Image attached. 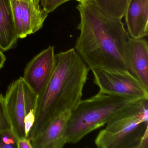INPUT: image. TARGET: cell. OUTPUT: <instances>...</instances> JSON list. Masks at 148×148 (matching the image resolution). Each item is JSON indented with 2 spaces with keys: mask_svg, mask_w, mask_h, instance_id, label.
<instances>
[{
  "mask_svg": "<svg viewBox=\"0 0 148 148\" xmlns=\"http://www.w3.org/2000/svg\"><path fill=\"white\" fill-rule=\"evenodd\" d=\"M76 8L80 34L74 49L89 70L129 72L126 49L130 37L121 20L104 14L94 1L79 3Z\"/></svg>",
  "mask_w": 148,
  "mask_h": 148,
  "instance_id": "obj_1",
  "label": "cell"
},
{
  "mask_svg": "<svg viewBox=\"0 0 148 148\" xmlns=\"http://www.w3.org/2000/svg\"><path fill=\"white\" fill-rule=\"evenodd\" d=\"M89 71L74 48L56 54L53 73L45 90L38 97L35 122L28 138L32 140L55 117L76 107L82 99Z\"/></svg>",
  "mask_w": 148,
  "mask_h": 148,
  "instance_id": "obj_2",
  "label": "cell"
},
{
  "mask_svg": "<svg viewBox=\"0 0 148 148\" xmlns=\"http://www.w3.org/2000/svg\"><path fill=\"white\" fill-rule=\"evenodd\" d=\"M135 101L99 92L90 98L81 99L71 112L67 122V143L79 142L89 133L106 124Z\"/></svg>",
  "mask_w": 148,
  "mask_h": 148,
  "instance_id": "obj_3",
  "label": "cell"
},
{
  "mask_svg": "<svg viewBox=\"0 0 148 148\" xmlns=\"http://www.w3.org/2000/svg\"><path fill=\"white\" fill-rule=\"evenodd\" d=\"M95 143L98 148H148V114L119 118L109 131L104 129L99 132Z\"/></svg>",
  "mask_w": 148,
  "mask_h": 148,
  "instance_id": "obj_4",
  "label": "cell"
},
{
  "mask_svg": "<svg viewBox=\"0 0 148 148\" xmlns=\"http://www.w3.org/2000/svg\"><path fill=\"white\" fill-rule=\"evenodd\" d=\"M4 97L12 130L18 139L27 138L25 119L31 111L35 112L38 95L21 77L9 85Z\"/></svg>",
  "mask_w": 148,
  "mask_h": 148,
  "instance_id": "obj_5",
  "label": "cell"
},
{
  "mask_svg": "<svg viewBox=\"0 0 148 148\" xmlns=\"http://www.w3.org/2000/svg\"><path fill=\"white\" fill-rule=\"evenodd\" d=\"M91 71L99 92L135 100L148 99V90L130 72L96 69Z\"/></svg>",
  "mask_w": 148,
  "mask_h": 148,
  "instance_id": "obj_6",
  "label": "cell"
},
{
  "mask_svg": "<svg viewBox=\"0 0 148 148\" xmlns=\"http://www.w3.org/2000/svg\"><path fill=\"white\" fill-rule=\"evenodd\" d=\"M54 47L50 46L37 54L27 65L22 77L40 97L46 87L55 68Z\"/></svg>",
  "mask_w": 148,
  "mask_h": 148,
  "instance_id": "obj_7",
  "label": "cell"
},
{
  "mask_svg": "<svg viewBox=\"0 0 148 148\" xmlns=\"http://www.w3.org/2000/svg\"><path fill=\"white\" fill-rule=\"evenodd\" d=\"M71 111H66L53 119L31 140L33 148H62L67 143L66 131Z\"/></svg>",
  "mask_w": 148,
  "mask_h": 148,
  "instance_id": "obj_8",
  "label": "cell"
},
{
  "mask_svg": "<svg viewBox=\"0 0 148 148\" xmlns=\"http://www.w3.org/2000/svg\"><path fill=\"white\" fill-rule=\"evenodd\" d=\"M129 72L148 90V44L143 38H130L126 45Z\"/></svg>",
  "mask_w": 148,
  "mask_h": 148,
  "instance_id": "obj_9",
  "label": "cell"
},
{
  "mask_svg": "<svg viewBox=\"0 0 148 148\" xmlns=\"http://www.w3.org/2000/svg\"><path fill=\"white\" fill-rule=\"evenodd\" d=\"M124 16L132 38H143L148 35V0H130Z\"/></svg>",
  "mask_w": 148,
  "mask_h": 148,
  "instance_id": "obj_10",
  "label": "cell"
},
{
  "mask_svg": "<svg viewBox=\"0 0 148 148\" xmlns=\"http://www.w3.org/2000/svg\"><path fill=\"white\" fill-rule=\"evenodd\" d=\"M18 39L11 0H0V50L7 51L13 48Z\"/></svg>",
  "mask_w": 148,
  "mask_h": 148,
  "instance_id": "obj_11",
  "label": "cell"
},
{
  "mask_svg": "<svg viewBox=\"0 0 148 148\" xmlns=\"http://www.w3.org/2000/svg\"><path fill=\"white\" fill-rule=\"evenodd\" d=\"M25 36L38 32L43 27L48 13L40 5V0H20Z\"/></svg>",
  "mask_w": 148,
  "mask_h": 148,
  "instance_id": "obj_12",
  "label": "cell"
},
{
  "mask_svg": "<svg viewBox=\"0 0 148 148\" xmlns=\"http://www.w3.org/2000/svg\"><path fill=\"white\" fill-rule=\"evenodd\" d=\"M130 0H94L98 8L104 14L116 19L125 16Z\"/></svg>",
  "mask_w": 148,
  "mask_h": 148,
  "instance_id": "obj_13",
  "label": "cell"
},
{
  "mask_svg": "<svg viewBox=\"0 0 148 148\" xmlns=\"http://www.w3.org/2000/svg\"><path fill=\"white\" fill-rule=\"evenodd\" d=\"M14 21L18 38H26L23 29L20 0H11Z\"/></svg>",
  "mask_w": 148,
  "mask_h": 148,
  "instance_id": "obj_14",
  "label": "cell"
},
{
  "mask_svg": "<svg viewBox=\"0 0 148 148\" xmlns=\"http://www.w3.org/2000/svg\"><path fill=\"white\" fill-rule=\"evenodd\" d=\"M18 138L12 129L0 132V148H18Z\"/></svg>",
  "mask_w": 148,
  "mask_h": 148,
  "instance_id": "obj_15",
  "label": "cell"
},
{
  "mask_svg": "<svg viewBox=\"0 0 148 148\" xmlns=\"http://www.w3.org/2000/svg\"><path fill=\"white\" fill-rule=\"evenodd\" d=\"M12 129L5 104V97L0 93V132Z\"/></svg>",
  "mask_w": 148,
  "mask_h": 148,
  "instance_id": "obj_16",
  "label": "cell"
},
{
  "mask_svg": "<svg viewBox=\"0 0 148 148\" xmlns=\"http://www.w3.org/2000/svg\"><path fill=\"white\" fill-rule=\"evenodd\" d=\"M67 1L68 0H40L41 7L48 13Z\"/></svg>",
  "mask_w": 148,
  "mask_h": 148,
  "instance_id": "obj_17",
  "label": "cell"
},
{
  "mask_svg": "<svg viewBox=\"0 0 148 148\" xmlns=\"http://www.w3.org/2000/svg\"><path fill=\"white\" fill-rule=\"evenodd\" d=\"M35 114H34V111H31L25 118V121H24L25 130L27 137L31 129L33 126L35 122Z\"/></svg>",
  "mask_w": 148,
  "mask_h": 148,
  "instance_id": "obj_18",
  "label": "cell"
},
{
  "mask_svg": "<svg viewBox=\"0 0 148 148\" xmlns=\"http://www.w3.org/2000/svg\"><path fill=\"white\" fill-rule=\"evenodd\" d=\"M18 148H33L31 139L28 138H23L18 139Z\"/></svg>",
  "mask_w": 148,
  "mask_h": 148,
  "instance_id": "obj_19",
  "label": "cell"
},
{
  "mask_svg": "<svg viewBox=\"0 0 148 148\" xmlns=\"http://www.w3.org/2000/svg\"><path fill=\"white\" fill-rule=\"evenodd\" d=\"M6 60V58L3 51L0 50V70H1L5 65Z\"/></svg>",
  "mask_w": 148,
  "mask_h": 148,
  "instance_id": "obj_20",
  "label": "cell"
},
{
  "mask_svg": "<svg viewBox=\"0 0 148 148\" xmlns=\"http://www.w3.org/2000/svg\"><path fill=\"white\" fill-rule=\"evenodd\" d=\"M79 2V3H85L90 1H94V0H75Z\"/></svg>",
  "mask_w": 148,
  "mask_h": 148,
  "instance_id": "obj_21",
  "label": "cell"
},
{
  "mask_svg": "<svg viewBox=\"0 0 148 148\" xmlns=\"http://www.w3.org/2000/svg\"><path fill=\"white\" fill-rule=\"evenodd\" d=\"M71 1V0H68V1Z\"/></svg>",
  "mask_w": 148,
  "mask_h": 148,
  "instance_id": "obj_22",
  "label": "cell"
},
{
  "mask_svg": "<svg viewBox=\"0 0 148 148\" xmlns=\"http://www.w3.org/2000/svg\"><path fill=\"white\" fill-rule=\"evenodd\" d=\"M28 1H29V0H28Z\"/></svg>",
  "mask_w": 148,
  "mask_h": 148,
  "instance_id": "obj_23",
  "label": "cell"
}]
</instances>
